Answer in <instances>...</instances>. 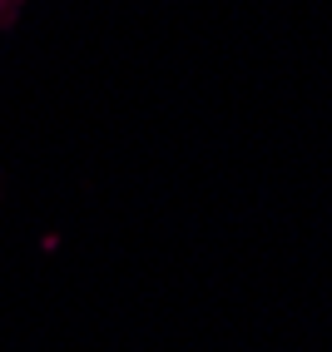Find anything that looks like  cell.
Instances as JSON below:
<instances>
[{
    "mask_svg": "<svg viewBox=\"0 0 332 352\" xmlns=\"http://www.w3.org/2000/svg\"><path fill=\"white\" fill-rule=\"evenodd\" d=\"M10 6H15V0H0V25H5V15H10Z\"/></svg>",
    "mask_w": 332,
    "mask_h": 352,
    "instance_id": "obj_1",
    "label": "cell"
}]
</instances>
